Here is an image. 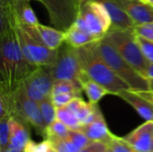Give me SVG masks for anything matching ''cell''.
Masks as SVG:
<instances>
[{
	"label": "cell",
	"mask_w": 153,
	"mask_h": 152,
	"mask_svg": "<svg viewBox=\"0 0 153 152\" xmlns=\"http://www.w3.org/2000/svg\"><path fill=\"white\" fill-rule=\"evenodd\" d=\"M0 89L14 92L38 66L25 56L13 25L0 28Z\"/></svg>",
	"instance_id": "6da1fadb"
},
{
	"label": "cell",
	"mask_w": 153,
	"mask_h": 152,
	"mask_svg": "<svg viewBox=\"0 0 153 152\" xmlns=\"http://www.w3.org/2000/svg\"><path fill=\"white\" fill-rule=\"evenodd\" d=\"M96 43L75 48L84 72L90 78L108 89L112 95L117 96L122 90H131L130 86L117 76L101 57Z\"/></svg>",
	"instance_id": "7a4b0ae2"
},
{
	"label": "cell",
	"mask_w": 153,
	"mask_h": 152,
	"mask_svg": "<svg viewBox=\"0 0 153 152\" xmlns=\"http://www.w3.org/2000/svg\"><path fill=\"white\" fill-rule=\"evenodd\" d=\"M96 46L101 57L113 70V72L130 86L132 90H149L147 78L142 75L136 69H134L118 53L117 48L106 38V36L98 41Z\"/></svg>",
	"instance_id": "3957f363"
},
{
	"label": "cell",
	"mask_w": 153,
	"mask_h": 152,
	"mask_svg": "<svg viewBox=\"0 0 153 152\" xmlns=\"http://www.w3.org/2000/svg\"><path fill=\"white\" fill-rule=\"evenodd\" d=\"M22 49L27 59L36 66H52L57 56V50H52L46 47L33 30L32 26L20 22L16 16L13 25Z\"/></svg>",
	"instance_id": "277c9868"
},
{
	"label": "cell",
	"mask_w": 153,
	"mask_h": 152,
	"mask_svg": "<svg viewBox=\"0 0 153 152\" xmlns=\"http://www.w3.org/2000/svg\"><path fill=\"white\" fill-rule=\"evenodd\" d=\"M106 38L117 48L118 53L145 77L150 62L144 56L133 30H109Z\"/></svg>",
	"instance_id": "5b68a950"
},
{
	"label": "cell",
	"mask_w": 153,
	"mask_h": 152,
	"mask_svg": "<svg viewBox=\"0 0 153 152\" xmlns=\"http://www.w3.org/2000/svg\"><path fill=\"white\" fill-rule=\"evenodd\" d=\"M49 69L55 81L71 80L79 85L82 79L87 75L81 65L76 49L66 42L57 49L56 60Z\"/></svg>",
	"instance_id": "8992f818"
},
{
	"label": "cell",
	"mask_w": 153,
	"mask_h": 152,
	"mask_svg": "<svg viewBox=\"0 0 153 152\" xmlns=\"http://www.w3.org/2000/svg\"><path fill=\"white\" fill-rule=\"evenodd\" d=\"M79 16L82 18L88 31L97 41L105 38L111 29L110 15L100 0H83Z\"/></svg>",
	"instance_id": "52a82bcc"
},
{
	"label": "cell",
	"mask_w": 153,
	"mask_h": 152,
	"mask_svg": "<svg viewBox=\"0 0 153 152\" xmlns=\"http://www.w3.org/2000/svg\"><path fill=\"white\" fill-rule=\"evenodd\" d=\"M13 114L14 116L36 129L39 134L45 135L47 125L42 117L39 103L30 99L22 84L13 92Z\"/></svg>",
	"instance_id": "ba28073f"
},
{
	"label": "cell",
	"mask_w": 153,
	"mask_h": 152,
	"mask_svg": "<svg viewBox=\"0 0 153 152\" xmlns=\"http://www.w3.org/2000/svg\"><path fill=\"white\" fill-rule=\"evenodd\" d=\"M32 1V0H31ZM47 9L52 25L61 30H67L77 19L83 0H34Z\"/></svg>",
	"instance_id": "9c48e42d"
},
{
	"label": "cell",
	"mask_w": 153,
	"mask_h": 152,
	"mask_svg": "<svg viewBox=\"0 0 153 152\" xmlns=\"http://www.w3.org/2000/svg\"><path fill=\"white\" fill-rule=\"evenodd\" d=\"M54 81L49 67L38 66L23 81L22 86L30 99L39 102L51 97Z\"/></svg>",
	"instance_id": "30bf717a"
},
{
	"label": "cell",
	"mask_w": 153,
	"mask_h": 152,
	"mask_svg": "<svg viewBox=\"0 0 153 152\" xmlns=\"http://www.w3.org/2000/svg\"><path fill=\"white\" fill-rule=\"evenodd\" d=\"M123 138L138 151L152 152L153 146V121H146Z\"/></svg>",
	"instance_id": "8fae6325"
},
{
	"label": "cell",
	"mask_w": 153,
	"mask_h": 152,
	"mask_svg": "<svg viewBox=\"0 0 153 152\" xmlns=\"http://www.w3.org/2000/svg\"><path fill=\"white\" fill-rule=\"evenodd\" d=\"M134 24L153 22V7L142 0H117Z\"/></svg>",
	"instance_id": "7c38bea8"
},
{
	"label": "cell",
	"mask_w": 153,
	"mask_h": 152,
	"mask_svg": "<svg viewBox=\"0 0 153 152\" xmlns=\"http://www.w3.org/2000/svg\"><path fill=\"white\" fill-rule=\"evenodd\" d=\"M106 6L112 22L110 30H129L134 27V22L117 0H100Z\"/></svg>",
	"instance_id": "4fadbf2b"
},
{
	"label": "cell",
	"mask_w": 153,
	"mask_h": 152,
	"mask_svg": "<svg viewBox=\"0 0 153 152\" xmlns=\"http://www.w3.org/2000/svg\"><path fill=\"white\" fill-rule=\"evenodd\" d=\"M117 96L131 105L143 119L146 121H153V103L137 91L125 90L120 91Z\"/></svg>",
	"instance_id": "5bb4252c"
},
{
	"label": "cell",
	"mask_w": 153,
	"mask_h": 152,
	"mask_svg": "<svg viewBox=\"0 0 153 152\" xmlns=\"http://www.w3.org/2000/svg\"><path fill=\"white\" fill-rule=\"evenodd\" d=\"M82 131L91 142H101L107 145H108L114 136V134L108 130L105 118L100 110L92 122L82 125Z\"/></svg>",
	"instance_id": "9a60e30c"
},
{
	"label": "cell",
	"mask_w": 153,
	"mask_h": 152,
	"mask_svg": "<svg viewBox=\"0 0 153 152\" xmlns=\"http://www.w3.org/2000/svg\"><path fill=\"white\" fill-rule=\"evenodd\" d=\"M32 28L44 45L52 50H57L65 42L66 33L65 30L43 25L41 23H38L37 25L32 26Z\"/></svg>",
	"instance_id": "2e32d148"
},
{
	"label": "cell",
	"mask_w": 153,
	"mask_h": 152,
	"mask_svg": "<svg viewBox=\"0 0 153 152\" xmlns=\"http://www.w3.org/2000/svg\"><path fill=\"white\" fill-rule=\"evenodd\" d=\"M66 107L73 113H74L82 125L92 122L100 110L98 104H92L91 102L87 103L82 99V97H76L73 99L70 103L66 105Z\"/></svg>",
	"instance_id": "e0dca14e"
},
{
	"label": "cell",
	"mask_w": 153,
	"mask_h": 152,
	"mask_svg": "<svg viewBox=\"0 0 153 152\" xmlns=\"http://www.w3.org/2000/svg\"><path fill=\"white\" fill-rule=\"evenodd\" d=\"M27 124L20 119L10 116V145L8 148L24 151V148L30 141V134L27 128Z\"/></svg>",
	"instance_id": "ac0fdd59"
},
{
	"label": "cell",
	"mask_w": 153,
	"mask_h": 152,
	"mask_svg": "<svg viewBox=\"0 0 153 152\" xmlns=\"http://www.w3.org/2000/svg\"><path fill=\"white\" fill-rule=\"evenodd\" d=\"M81 86L82 90L86 93L89 102L92 104H98L99 101H100L106 95L110 94L108 89H106L98 82L90 78L88 75L82 79Z\"/></svg>",
	"instance_id": "d6986e66"
},
{
	"label": "cell",
	"mask_w": 153,
	"mask_h": 152,
	"mask_svg": "<svg viewBox=\"0 0 153 152\" xmlns=\"http://www.w3.org/2000/svg\"><path fill=\"white\" fill-rule=\"evenodd\" d=\"M65 42L74 48H79L89 44L98 42L91 34L81 30L74 23H73L70 26V28L67 30H65Z\"/></svg>",
	"instance_id": "ffe728a7"
},
{
	"label": "cell",
	"mask_w": 153,
	"mask_h": 152,
	"mask_svg": "<svg viewBox=\"0 0 153 152\" xmlns=\"http://www.w3.org/2000/svg\"><path fill=\"white\" fill-rule=\"evenodd\" d=\"M30 1L31 0H14V9L20 22L29 26H35L39 23V22L30 6Z\"/></svg>",
	"instance_id": "44dd1931"
},
{
	"label": "cell",
	"mask_w": 153,
	"mask_h": 152,
	"mask_svg": "<svg viewBox=\"0 0 153 152\" xmlns=\"http://www.w3.org/2000/svg\"><path fill=\"white\" fill-rule=\"evenodd\" d=\"M82 89L81 85L71 80H56L54 81L52 87V95L61 94V93H72L77 97H82Z\"/></svg>",
	"instance_id": "7402d4cb"
},
{
	"label": "cell",
	"mask_w": 153,
	"mask_h": 152,
	"mask_svg": "<svg viewBox=\"0 0 153 152\" xmlns=\"http://www.w3.org/2000/svg\"><path fill=\"white\" fill-rule=\"evenodd\" d=\"M70 129L60 120L56 119L50 125H48L46 128L45 136L47 140L49 142L58 140V139H65L69 136Z\"/></svg>",
	"instance_id": "603a6c76"
},
{
	"label": "cell",
	"mask_w": 153,
	"mask_h": 152,
	"mask_svg": "<svg viewBox=\"0 0 153 152\" xmlns=\"http://www.w3.org/2000/svg\"><path fill=\"white\" fill-rule=\"evenodd\" d=\"M56 119L63 122L70 130H82V125L66 106L56 108Z\"/></svg>",
	"instance_id": "cb8c5ba5"
},
{
	"label": "cell",
	"mask_w": 153,
	"mask_h": 152,
	"mask_svg": "<svg viewBox=\"0 0 153 152\" xmlns=\"http://www.w3.org/2000/svg\"><path fill=\"white\" fill-rule=\"evenodd\" d=\"M38 103H39L44 122L48 126V125H50L52 122H54L56 119V108L55 107L51 97L46 98Z\"/></svg>",
	"instance_id": "d4e9b609"
},
{
	"label": "cell",
	"mask_w": 153,
	"mask_h": 152,
	"mask_svg": "<svg viewBox=\"0 0 153 152\" xmlns=\"http://www.w3.org/2000/svg\"><path fill=\"white\" fill-rule=\"evenodd\" d=\"M10 116L0 117V150H6L10 145Z\"/></svg>",
	"instance_id": "484cf974"
},
{
	"label": "cell",
	"mask_w": 153,
	"mask_h": 152,
	"mask_svg": "<svg viewBox=\"0 0 153 152\" xmlns=\"http://www.w3.org/2000/svg\"><path fill=\"white\" fill-rule=\"evenodd\" d=\"M112 152H140L130 145L124 138L113 136L108 145Z\"/></svg>",
	"instance_id": "4316f807"
},
{
	"label": "cell",
	"mask_w": 153,
	"mask_h": 152,
	"mask_svg": "<svg viewBox=\"0 0 153 152\" xmlns=\"http://www.w3.org/2000/svg\"><path fill=\"white\" fill-rule=\"evenodd\" d=\"M68 138L73 142L79 151L84 149L91 142V141L82 130H70Z\"/></svg>",
	"instance_id": "83f0119b"
},
{
	"label": "cell",
	"mask_w": 153,
	"mask_h": 152,
	"mask_svg": "<svg viewBox=\"0 0 153 152\" xmlns=\"http://www.w3.org/2000/svg\"><path fill=\"white\" fill-rule=\"evenodd\" d=\"M133 31L136 36L153 42V22L135 24Z\"/></svg>",
	"instance_id": "f1b7e54d"
},
{
	"label": "cell",
	"mask_w": 153,
	"mask_h": 152,
	"mask_svg": "<svg viewBox=\"0 0 153 152\" xmlns=\"http://www.w3.org/2000/svg\"><path fill=\"white\" fill-rule=\"evenodd\" d=\"M53 148H55L58 152H78L79 150L73 143L69 138L58 139L50 142Z\"/></svg>",
	"instance_id": "f546056e"
},
{
	"label": "cell",
	"mask_w": 153,
	"mask_h": 152,
	"mask_svg": "<svg viewBox=\"0 0 153 152\" xmlns=\"http://www.w3.org/2000/svg\"><path fill=\"white\" fill-rule=\"evenodd\" d=\"M51 148V143L48 140H45L42 142L36 144L33 141L30 140L24 148V152H48Z\"/></svg>",
	"instance_id": "4dcf8cb0"
},
{
	"label": "cell",
	"mask_w": 153,
	"mask_h": 152,
	"mask_svg": "<svg viewBox=\"0 0 153 152\" xmlns=\"http://www.w3.org/2000/svg\"><path fill=\"white\" fill-rule=\"evenodd\" d=\"M76 97H77L76 95L72 93H61V94L52 95L51 99L56 108H62L68 105L70 101Z\"/></svg>",
	"instance_id": "1f68e13d"
},
{
	"label": "cell",
	"mask_w": 153,
	"mask_h": 152,
	"mask_svg": "<svg viewBox=\"0 0 153 152\" xmlns=\"http://www.w3.org/2000/svg\"><path fill=\"white\" fill-rule=\"evenodd\" d=\"M136 39H137V41H138L144 56H146V58L148 59V61L150 63L153 64V42L146 40L138 36H136Z\"/></svg>",
	"instance_id": "d6a6232c"
},
{
	"label": "cell",
	"mask_w": 153,
	"mask_h": 152,
	"mask_svg": "<svg viewBox=\"0 0 153 152\" xmlns=\"http://www.w3.org/2000/svg\"><path fill=\"white\" fill-rule=\"evenodd\" d=\"M108 145L101 142H91L88 146L84 149L79 151L78 152H105Z\"/></svg>",
	"instance_id": "836d02e7"
},
{
	"label": "cell",
	"mask_w": 153,
	"mask_h": 152,
	"mask_svg": "<svg viewBox=\"0 0 153 152\" xmlns=\"http://www.w3.org/2000/svg\"><path fill=\"white\" fill-rule=\"evenodd\" d=\"M139 94H141L143 97L150 100L152 103H153V91L151 90H144V91H137Z\"/></svg>",
	"instance_id": "e575fe53"
},
{
	"label": "cell",
	"mask_w": 153,
	"mask_h": 152,
	"mask_svg": "<svg viewBox=\"0 0 153 152\" xmlns=\"http://www.w3.org/2000/svg\"><path fill=\"white\" fill-rule=\"evenodd\" d=\"M146 78H153V64L150 63L146 71V74H145Z\"/></svg>",
	"instance_id": "d590c367"
},
{
	"label": "cell",
	"mask_w": 153,
	"mask_h": 152,
	"mask_svg": "<svg viewBox=\"0 0 153 152\" xmlns=\"http://www.w3.org/2000/svg\"><path fill=\"white\" fill-rule=\"evenodd\" d=\"M148 85H149V90L153 91V78H147Z\"/></svg>",
	"instance_id": "8d00e7d4"
},
{
	"label": "cell",
	"mask_w": 153,
	"mask_h": 152,
	"mask_svg": "<svg viewBox=\"0 0 153 152\" xmlns=\"http://www.w3.org/2000/svg\"><path fill=\"white\" fill-rule=\"evenodd\" d=\"M7 152H24L23 151H21V150H16V149H13V148H8L6 150Z\"/></svg>",
	"instance_id": "74e56055"
},
{
	"label": "cell",
	"mask_w": 153,
	"mask_h": 152,
	"mask_svg": "<svg viewBox=\"0 0 153 152\" xmlns=\"http://www.w3.org/2000/svg\"><path fill=\"white\" fill-rule=\"evenodd\" d=\"M144 2L147 3V4H149L150 5H152L153 7V0H144Z\"/></svg>",
	"instance_id": "f35d334b"
},
{
	"label": "cell",
	"mask_w": 153,
	"mask_h": 152,
	"mask_svg": "<svg viewBox=\"0 0 153 152\" xmlns=\"http://www.w3.org/2000/svg\"><path fill=\"white\" fill-rule=\"evenodd\" d=\"M48 152H58V151H57L55 148H53V147H52V145H51V148H50V150H49V151Z\"/></svg>",
	"instance_id": "ab89813d"
},
{
	"label": "cell",
	"mask_w": 153,
	"mask_h": 152,
	"mask_svg": "<svg viewBox=\"0 0 153 152\" xmlns=\"http://www.w3.org/2000/svg\"><path fill=\"white\" fill-rule=\"evenodd\" d=\"M105 152H112V151H111V150H110V148L108 146V148H107V150L105 151Z\"/></svg>",
	"instance_id": "60d3db41"
},
{
	"label": "cell",
	"mask_w": 153,
	"mask_h": 152,
	"mask_svg": "<svg viewBox=\"0 0 153 152\" xmlns=\"http://www.w3.org/2000/svg\"><path fill=\"white\" fill-rule=\"evenodd\" d=\"M6 150H7V149H6ZM6 150H3V151H1L0 152H7L6 151Z\"/></svg>",
	"instance_id": "b9f144b4"
},
{
	"label": "cell",
	"mask_w": 153,
	"mask_h": 152,
	"mask_svg": "<svg viewBox=\"0 0 153 152\" xmlns=\"http://www.w3.org/2000/svg\"><path fill=\"white\" fill-rule=\"evenodd\" d=\"M152 152H153V146H152Z\"/></svg>",
	"instance_id": "7bdbcfd3"
},
{
	"label": "cell",
	"mask_w": 153,
	"mask_h": 152,
	"mask_svg": "<svg viewBox=\"0 0 153 152\" xmlns=\"http://www.w3.org/2000/svg\"><path fill=\"white\" fill-rule=\"evenodd\" d=\"M142 1H143V2H144V0H142Z\"/></svg>",
	"instance_id": "ee69618b"
}]
</instances>
